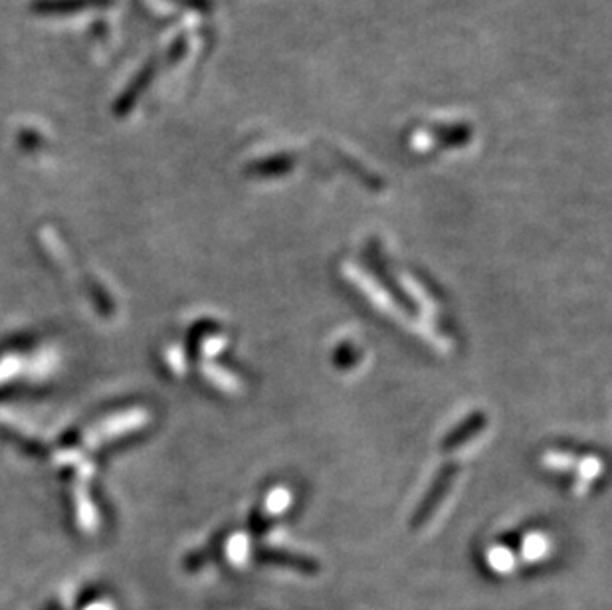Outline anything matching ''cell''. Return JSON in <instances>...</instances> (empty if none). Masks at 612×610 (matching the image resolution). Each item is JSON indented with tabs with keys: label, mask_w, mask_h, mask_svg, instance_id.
<instances>
[{
	"label": "cell",
	"mask_w": 612,
	"mask_h": 610,
	"mask_svg": "<svg viewBox=\"0 0 612 610\" xmlns=\"http://www.w3.org/2000/svg\"><path fill=\"white\" fill-rule=\"evenodd\" d=\"M399 284L403 286V290L412 298V302L418 305L420 309H424V315H428V317L438 315V307H436L434 298L426 292V288L416 278H412L410 274H401L399 276Z\"/></svg>",
	"instance_id": "obj_4"
},
{
	"label": "cell",
	"mask_w": 612,
	"mask_h": 610,
	"mask_svg": "<svg viewBox=\"0 0 612 610\" xmlns=\"http://www.w3.org/2000/svg\"><path fill=\"white\" fill-rule=\"evenodd\" d=\"M262 557L270 563H278V565H284V567H292V569H298V571H304V573H315L317 571V565L313 563V559H304V557H298V555H292V553H284V551H264Z\"/></svg>",
	"instance_id": "obj_5"
},
{
	"label": "cell",
	"mask_w": 612,
	"mask_h": 610,
	"mask_svg": "<svg viewBox=\"0 0 612 610\" xmlns=\"http://www.w3.org/2000/svg\"><path fill=\"white\" fill-rule=\"evenodd\" d=\"M577 462H579V458L575 454H571V452H557V450L545 452L543 458H541V464L545 468H549V470H555V472L575 470Z\"/></svg>",
	"instance_id": "obj_8"
},
{
	"label": "cell",
	"mask_w": 612,
	"mask_h": 610,
	"mask_svg": "<svg viewBox=\"0 0 612 610\" xmlns=\"http://www.w3.org/2000/svg\"><path fill=\"white\" fill-rule=\"evenodd\" d=\"M204 373H206V377L214 383V385H218L222 391H226V393H240L242 391V383H240V379L234 375V373H228V371H224L222 367H216V365H204Z\"/></svg>",
	"instance_id": "obj_7"
},
{
	"label": "cell",
	"mask_w": 612,
	"mask_h": 610,
	"mask_svg": "<svg viewBox=\"0 0 612 610\" xmlns=\"http://www.w3.org/2000/svg\"><path fill=\"white\" fill-rule=\"evenodd\" d=\"M575 470L579 472V476H581L585 482H589V480H595V478H599V476L603 474V462H601L599 458L587 456V458H583V460L577 462V468H575Z\"/></svg>",
	"instance_id": "obj_12"
},
{
	"label": "cell",
	"mask_w": 612,
	"mask_h": 610,
	"mask_svg": "<svg viewBox=\"0 0 612 610\" xmlns=\"http://www.w3.org/2000/svg\"><path fill=\"white\" fill-rule=\"evenodd\" d=\"M458 476V466L456 464H448L438 476H436V482L432 484V488L428 490L426 494V500L418 506L416 513H414V519H412V527L414 529H420L424 527L432 515L436 513V509L440 508V504L444 502V498L448 496L454 480Z\"/></svg>",
	"instance_id": "obj_2"
},
{
	"label": "cell",
	"mask_w": 612,
	"mask_h": 610,
	"mask_svg": "<svg viewBox=\"0 0 612 610\" xmlns=\"http://www.w3.org/2000/svg\"><path fill=\"white\" fill-rule=\"evenodd\" d=\"M343 274L345 278L355 286L359 288L373 304L377 305L381 311H385L387 315H391L393 319H397L401 325L408 327L414 335L422 337L424 341H428L432 347L444 351V353H450L452 351V341L442 335L440 331H436L434 327H430L428 323H424L422 319L414 317L412 313H408L407 309L403 305L399 304L395 300V296L391 292H387L369 272H365L361 266L353 264V262H345L343 264Z\"/></svg>",
	"instance_id": "obj_1"
},
{
	"label": "cell",
	"mask_w": 612,
	"mask_h": 610,
	"mask_svg": "<svg viewBox=\"0 0 612 610\" xmlns=\"http://www.w3.org/2000/svg\"><path fill=\"white\" fill-rule=\"evenodd\" d=\"M488 426V416L484 412H476L470 418H466L454 432L448 434V438L442 442V450L452 452L466 442H470L474 436H478Z\"/></svg>",
	"instance_id": "obj_3"
},
{
	"label": "cell",
	"mask_w": 612,
	"mask_h": 610,
	"mask_svg": "<svg viewBox=\"0 0 612 610\" xmlns=\"http://www.w3.org/2000/svg\"><path fill=\"white\" fill-rule=\"evenodd\" d=\"M226 553H228V559L232 563H236V565L246 563V559L250 555V539L244 533L232 535L228 545H226Z\"/></svg>",
	"instance_id": "obj_10"
},
{
	"label": "cell",
	"mask_w": 612,
	"mask_h": 610,
	"mask_svg": "<svg viewBox=\"0 0 612 610\" xmlns=\"http://www.w3.org/2000/svg\"><path fill=\"white\" fill-rule=\"evenodd\" d=\"M549 551V539L535 531V533H527L521 541V555L525 561H539L547 555Z\"/></svg>",
	"instance_id": "obj_6"
},
{
	"label": "cell",
	"mask_w": 612,
	"mask_h": 610,
	"mask_svg": "<svg viewBox=\"0 0 612 610\" xmlns=\"http://www.w3.org/2000/svg\"><path fill=\"white\" fill-rule=\"evenodd\" d=\"M488 565L496 573H510L515 569V555L504 545H496L488 551Z\"/></svg>",
	"instance_id": "obj_9"
},
{
	"label": "cell",
	"mask_w": 612,
	"mask_h": 610,
	"mask_svg": "<svg viewBox=\"0 0 612 610\" xmlns=\"http://www.w3.org/2000/svg\"><path fill=\"white\" fill-rule=\"evenodd\" d=\"M292 506V494L286 488H274L264 502V511L268 515H280Z\"/></svg>",
	"instance_id": "obj_11"
},
{
	"label": "cell",
	"mask_w": 612,
	"mask_h": 610,
	"mask_svg": "<svg viewBox=\"0 0 612 610\" xmlns=\"http://www.w3.org/2000/svg\"><path fill=\"white\" fill-rule=\"evenodd\" d=\"M224 345H226V339H224V337H208V339L204 341V351H206L208 355H216L220 349H224Z\"/></svg>",
	"instance_id": "obj_13"
}]
</instances>
